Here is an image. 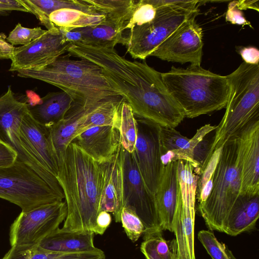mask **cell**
Here are the masks:
<instances>
[{
	"instance_id": "ba28073f",
	"label": "cell",
	"mask_w": 259,
	"mask_h": 259,
	"mask_svg": "<svg viewBox=\"0 0 259 259\" xmlns=\"http://www.w3.org/2000/svg\"><path fill=\"white\" fill-rule=\"evenodd\" d=\"M0 198L17 205L23 212L64 199L17 159L11 165L0 167Z\"/></svg>"
},
{
	"instance_id": "2e32d148",
	"label": "cell",
	"mask_w": 259,
	"mask_h": 259,
	"mask_svg": "<svg viewBox=\"0 0 259 259\" xmlns=\"http://www.w3.org/2000/svg\"><path fill=\"white\" fill-rule=\"evenodd\" d=\"M123 148L120 143L109 160L99 163L103 176L100 211L112 213L115 221L120 222L122 205V157Z\"/></svg>"
},
{
	"instance_id": "83f0119b",
	"label": "cell",
	"mask_w": 259,
	"mask_h": 259,
	"mask_svg": "<svg viewBox=\"0 0 259 259\" xmlns=\"http://www.w3.org/2000/svg\"><path fill=\"white\" fill-rule=\"evenodd\" d=\"M140 249L146 259H179L176 239L166 240L162 231L144 234Z\"/></svg>"
},
{
	"instance_id": "b9f144b4",
	"label": "cell",
	"mask_w": 259,
	"mask_h": 259,
	"mask_svg": "<svg viewBox=\"0 0 259 259\" xmlns=\"http://www.w3.org/2000/svg\"><path fill=\"white\" fill-rule=\"evenodd\" d=\"M112 218L109 212L101 211L99 212L96 219V229L95 234L103 235L110 225Z\"/></svg>"
},
{
	"instance_id": "d590c367",
	"label": "cell",
	"mask_w": 259,
	"mask_h": 259,
	"mask_svg": "<svg viewBox=\"0 0 259 259\" xmlns=\"http://www.w3.org/2000/svg\"><path fill=\"white\" fill-rule=\"evenodd\" d=\"M120 222L128 238L133 242L138 240L144 233V225L139 218L132 210L122 208Z\"/></svg>"
},
{
	"instance_id": "f546056e",
	"label": "cell",
	"mask_w": 259,
	"mask_h": 259,
	"mask_svg": "<svg viewBox=\"0 0 259 259\" xmlns=\"http://www.w3.org/2000/svg\"><path fill=\"white\" fill-rule=\"evenodd\" d=\"M119 131L122 147L133 153L137 138V122L131 106L125 101L122 103L120 108Z\"/></svg>"
},
{
	"instance_id": "277c9868",
	"label": "cell",
	"mask_w": 259,
	"mask_h": 259,
	"mask_svg": "<svg viewBox=\"0 0 259 259\" xmlns=\"http://www.w3.org/2000/svg\"><path fill=\"white\" fill-rule=\"evenodd\" d=\"M168 91L183 109L185 117L193 118L225 108L229 84L222 76L200 66L171 67L161 73Z\"/></svg>"
},
{
	"instance_id": "f1b7e54d",
	"label": "cell",
	"mask_w": 259,
	"mask_h": 259,
	"mask_svg": "<svg viewBox=\"0 0 259 259\" xmlns=\"http://www.w3.org/2000/svg\"><path fill=\"white\" fill-rule=\"evenodd\" d=\"M123 101H110L97 107L87 116L77 131V136L97 126L111 125L119 129L120 108Z\"/></svg>"
},
{
	"instance_id": "5b68a950",
	"label": "cell",
	"mask_w": 259,
	"mask_h": 259,
	"mask_svg": "<svg viewBox=\"0 0 259 259\" xmlns=\"http://www.w3.org/2000/svg\"><path fill=\"white\" fill-rule=\"evenodd\" d=\"M229 91L226 110L218 125L209 154L252 121L259 119V65L243 62L226 76Z\"/></svg>"
},
{
	"instance_id": "4316f807",
	"label": "cell",
	"mask_w": 259,
	"mask_h": 259,
	"mask_svg": "<svg viewBox=\"0 0 259 259\" xmlns=\"http://www.w3.org/2000/svg\"><path fill=\"white\" fill-rule=\"evenodd\" d=\"M2 259H106L104 252L97 249L87 252H53L41 249L38 246L24 250L13 248Z\"/></svg>"
},
{
	"instance_id": "9c48e42d",
	"label": "cell",
	"mask_w": 259,
	"mask_h": 259,
	"mask_svg": "<svg viewBox=\"0 0 259 259\" xmlns=\"http://www.w3.org/2000/svg\"><path fill=\"white\" fill-rule=\"evenodd\" d=\"M28 111V104L18 100L9 86L7 92L0 96V141L13 149L17 153V159L33 169L64 199L63 190L57 178L39 162L20 134L21 121Z\"/></svg>"
},
{
	"instance_id": "ffe728a7",
	"label": "cell",
	"mask_w": 259,
	"mask_h": 259,
	"mask_svg": "<svg viewBox=\"0 0 259 259\" xmlns=\"http://www.w3.org/2000/svg\"><path fill=\"white\" fill-rule=\"evenodd\" d=\"M259 217V194L239 195L223 226L222 232L236 236L253 229Z\"/></svg>"
},
{
	"instance_id": "44dd1931",
	"label": "cell",
	"mask_w": 259,
	"mask_h": 259,
	"mask_svg": "<svg viewBox=\"0 0 259 259\" xmlns=\"http://www.w3.org/2000/svg\"><path fill=\"white\" fill-rule=\"evenodd\" d=\"M95 233L92 231H66L57 228L38 245L42 249L62 252H80L98 249L94 243Z\"/></svg>"
},
{
	"instance_id": "ac0fdd59",
	"label": "cell",
	"mask_w": 259,
	"mask_h": 259,
	"mask_svg": "<svg viewBox=\"0 0 259 259\" xmlns=\"http://www.w3.org/2000/svg\"><path fill=\"white\" fill-rule=\"evenodd\" d=\"M20 132L24 142L39 162L57 178L58 162L49 140L48 130L34 119L29 110L22 119Z\"/></svg>"
},
{
	"instance_id": "d4e9b609",
	"label": "cell",
	"mask_w": 259,
	"mask_h": 259,
	"mask_svg": "<svg viewBox=\"0 0 259 259\" xmlns=\"http://www.w3.org/2000/svg\"><path fill=\"white\" fill-rule=\"evenodd\" d=\"M50 21L59 29L70 30L75 28L95 26L104 22L102 14H91L70 8H64L52 12Z\"/></svg>"
},
{
	"instance_id": "7bdbcfd3",
	"label": "cell",
	"mask_w": 259,
	"mask_h": 259,
	"mask_svg": "<svg viewBox=\"0 0 259 259\" xmlns=\"http://www.w3.org/2000/svg\"><path fill=\"white\" fill-rule=\"evenodd\" d=\"M243 62L249 64L258 65L259 51L253 47H244L240 51Z\"/></svg>"
},
{
	"instance_id": "ee69618b",
	"label": "cell",
	"mask_w": 259,
	"mask_h": 259,
	"mask_svg": "<svg viewBox=\"0 0 259 259\" xmlns=\"http://www.w3.org/2000/svg\"><path fill=\"white\" fill-rule=\"evenodd\" d=\"M237 8L240 10L248 9L259 11L258 1L251 0L235 1Z\"/></svg>"
},
{
	"instance_id": "52a82bcc",
	"label": "cell",
	"mask_w": 259,
	"mask_h": 259,
	"mask_svg": "<svg viewBox=\"0 0 259 259\" xmlns=\"http://www.w3.org/2000/svg\"><path fill=\"white\" fill-rule=\"evenodd\" d=\"M200 1L176 7L156 8L155 18L150 22L134 27L125 37L124 46L134 59L145 60L172 33L191 17L199 13Z\"/></svg>"
},
{
	"instance_id": "ab89813d",
	"label": "cell",
	"mask_w": 259,
	"mask_h": 259,
	"mask_svg": "<svg viewBox=\"0 0 259 259\" xmlns=\"http://www.w3.org/2000/svg\"><path fill=\"white\" fill-rule=\"evenodd\" d=\"M17 159V153L10 147L0 141V167L13 164Z\"/></svg>"
},
{
	"instance_id": "5bb4252c",
	"label": "cell",
	"mask_w": 259,
	"mask_h": 259,
	"mask_svg": "<svg viewBox=\"0 0 259 259\" xmlns=\"http://www.w3.org/2000/svg\"><path fill=\"white\" fill-rule=\"evenodd\" d=\"M71 44L66 42L58 28L47 30L29 44L15 48L10 54V71L36 69L63 55Z\"/></svg>"
},
{
	"instance_id": "3957f363",
	"label": "cell",
	"mask_w": 259,
	"mask_h": 259,
	"mask_svg": "<svg viewBox=\"0 0 259 259\" xmlns=\"http://www.w3.org/2000/svg\"><path fill=\"white\" fill-rule=\"evenodd\" d=\"M70 57L68 54L62 55L43 67L19 70L17 75L55 86L69 95L73 102L88 109L110 101L124 100L98 66L84 59H72Z\"/></svg>"
},
{
	"instance_id": "4dcf8cb0",
	"label": "cell",
	"mask_w": 259,
	"mask_h": 259,
	"mask_svg": "<svg viewBox=\"0 0 259 259\" xmlns=\"http://www.w3.org/2000/svg\"><path fill=\"white\" fill-rule=\"evenodd\" d=\"M189 140L174 128L161 126L160 141L163 164L174 161L175 155L186 146Z\"/></svg>"
},
{
	"instance_id": "484cf974",
	"label": "cell",
	"mask_w": 259,
	"mask_h": 259,
	"mask_svg": "<svg viewBox=\"0 0 259 259\" xmlns=\"http://www.w3.org/2000/svg\"><path fill=\"white\" fill-rule=\"evenodd\" d=\"M82 35L80 44L106 48H114L117 44L124 45L123 31L105 22L95 26L77 28Z\"/></svg>"
},
{
	"instance_id": "8fae6325",
	"label": "cell",
	"mask_w": 259,
	"mask_h": 259,
	"mask_svg": "<svg viewBox=\"0 0 259 259\" xmlns=\"http://www.w3.org/2000/svg\"><path fill=\"white\" fill-rule=\"evenodd\" d=\"M122 205L141 220L144 235L162 231L155 195L148 189L133 153L123 149L122 157Z\"/></svg>"
},
{
	"instance_id": "7402d4cb",
	"label": "cell",
	"mask_w": 259,
	"mask_h": 259,
	"mask_svg": "<svg viewBox=\"0 0 259 259\" xmlns=\"http://www.w3.org/2000/svg\"><path fill=\"white\" fill-rule=\"evenodd\" d=\"M63 91L47 94L33 105L28 104L30 113L40 125L48 129L61 122L73 102Z\"/></svg>"
},
{
	"instance_id": "7a4b0ae2",
	"label": "cell",
	"mask_w": 259,
	"mask_h": 259,
	"mask_svg": "<svg viewBox=\"0 0 259 259\" xmlns=\"http://www.w3.org/2000/svg\"><path fill=\"white\" fill-rule=\"evenodd\" d=\"M57 179L67 207L62 229L95 233L103 184L99 163L71 142L58 164Z\"/></svg>"
},
{
	"instance_id": "f35d334b",
	"label": "cell",
	"mask_w": 259,
	"mask_h": 259,
	"mask_svg": "<svg viewBox=\"0 0 259 259\" xmlns=\"http://www.w3.org/2000/svg\"><path fill=\"white\" fill-rule=\"evenodd\" d=\"M225 18L227 21L232 24L252 27L250 23L245 18L242 11L237 8L235 1L229 4Z\"/></svg>"
},
{
	"instance_id": "8d00e7d4",
	"label": "cell",
	"mask_w": 259,
	"mask_h": 259,
	"mask_svg": "<svg viewBox=\"0 0 259 259\" xmlns=\"http://www.w3.org/2000/svg\"><path fill=\"white\" fill-rule=\"evenodd\" d=\"M221 149L222 148L215 150L205 165L198 181L196 195L201 192L207 182L213 179Z\"/></svg>"
},
{
	"instance_id": "9a60e30c",
	"label": "cell",
	"mask_w": 259,
	"mask_h": 259,
	"mask_svg": "<svg viewBox=\"0 0 259 259\" xmlns=\"http://www.w3.org/2000/svg\"><path fill=\"white\" fill-rule=\"evenodd\" d=\"M240 169V194H259V119L234 135Z\"/></svg>"
},
{
	"instance_id": "74e56055",
	"label": "cell",
	"mask_w": 259,
	"mask_h": 259,
	"mask_svg": "<svg viewBox=\"0 0 259 259\" xmlns=\"http://www.w3.org/2000/svg\"><path fill=\"white\" fill-rule=\"evenodd\" d=\"M213 139L207 140L203 139L195 147L193 153V159L197 165V168L194 170V172L200 176L201 168L205 163L210 148L211 147Z\"/></svg>"
},
{
	"instance_id": "d6a6232c",
	"label": "cell",
	"mask_w": 259,
	"mask_h": 259,
	"mask_svg": "<svg viewBox=\"0 0 259 259\" xmlns=\"http://www.w3.org/2000/svg\"><path fill=\"white\" fill-rule=\"evenodd\" d=\"M156 9L150 0L136 1L132 15L125 30L141 26L151 21L155 17Z\"/></svg>"
},
{
	"instance_id": "603a6c76",
	"label": "cell",
	"mask_w": 259,
	"mask_h": 259,
	"mask_svg": "<svg viewBox=\"0 0 259 259\" xmlns=\"http://www.w3.org/2000/svg\"><path fill=\"white\" fill-rule=\"evenodd\" d=\"M22 2L27 7L29 13L35 15L47 30L57 28L49 19L50 15L56 10L70 8L91 14L98 13L92 5L87 3L84 0H22Z\"/></svg>"
},
{
	"instance_id": "e0dca14e",
	"label": "cell",
	"mask_w": 259,
	"mask_h": 259,
	"mask_svg": "<svg viewBox=\"0 0 259 259\" xmlns=\"http://www.w3.org/2000/svg\"><path fill=\"white\" fill-rule=\"evenodd\" d=\"M98 163L110 159L120 143L119 129L111 125L90 128L71 141Z\"/></svg>"
},
{
	"instance_id": "4fadbf2b",
	"label": "cell",
	"mask_w": 259,
	"mask_h": 259,
	"mask_svg": "<svg viewBox=\"0 0 259 259\" xmlns=\"http://www.w3.org/2000/svg\"><path fill=\"white\" fill-rule=\"evenodd\" d=\"M191 17L166 38L151 54L162 60L200 66L203 42L202 28Z\"/></svg>"
},
{
	"instance_id": "60d3db41",
	"label": "cell",
	"mask_w": 259,
	"mask_h": 259,
	"mask_svg": "<svg viewBox=\"0 0 259 259\" xmlns=\"http://www.w3.org/2000/svg\"><path fill=\"white\" fill-rule=\"evenodd\" d=\"M13 11L29 13V10L22 0H0V14Z\"/></svg>"
},
{
	"instance_id": "bcb514c9",
	"label": "cell",
	"mask_w": 259,
	"mask_h": 259,
	"mask_svg": "<svg viewBox=\"0 0 259 259\" xmlns=\"http://www.w3.org/2000/svg\"><path fill=\"white\" fill-rule=\"evenodd\" d=\"M8 59H10V54L4 53L0 50V60Z\"/></svg>"
},
{
	"instance_id": "f6af8a7d",
	"label": "cell",
	"mask_w": 259,
	"mask_h": 259,
	"mask_svg": "<svg viewBox=\"0 0 259 259\" xmlns=\"http://www.w3.org/2000/svg\"><path fill=\"white\" fill-rule=\"evenodd\" d=\"M15 47L5 40L3 37L0 35V50L5 53H11Z\"/></svg>"
},
{
	"instance_id": "7c38bea8",
	"label": "cell",
	"mask_w": 259,
	"mask_h": 259,
	"mask_svg": "<svg viewBox=\"0 0 259 259\" xmlns=\"http://www.w3.org/2000/svg\"><path fill=\"white\" fill-rule=\"evenodd\" d=\"M135 117L137 138L133 154L146 186L155 195L164 166L161 160V126L153 121Z\"/></svg>"
},
{
	"instance_id": "8992f818",
	"label": "cell",
	"mask_w": 259,
	"mask_h": 259,
	"mask_svg": "<svg viewBox=\"0 0 259 259\" xmlns=\"http://www.w3.org/2000/svg\"><path fill=\"white\" fill-rule=\"evenodd\" d=\"M240 177L237 141L233 136L222 147L213 175L211 191L205 201L199 203L198 207L210 230L222 232L223 224L240 194Z\"/></svg>"
},
{
	"instance_id": "e575fe53",
	"label": "cell",
	"mask_w": 259,
	"mask_h": 259,
	"mask_svg": "<svg viewBox=\"0 0 259 259\" xmlns=\"http://www.w3.org/2000/svg\"><path fill=\"white\" fill-rule=\"evenodd\" d=\"M47 31L39 27L33 28L23 27L18 23L7 37V41L12 46H25L39 37Z\"/></svg>"
},
{
	"instance_id": "30bf717a",
	"label": "cell",
	"mask_w": 259,
	"mask_h": 259,
	"mask_svg": "<svg viewBox=\"0 0 259 259\" xmlns=\"http://www.w3.org/2000/svg\"><path fill=\"white\" fill-rule=\"evenodd\" d=\"M67 215L65 201L41 205L19 214L10 228L11 247L24 250L38 246L40 242L59 228Z\"/></svg>"
},
{
	"instance_id": "1f68e13d",
	"label": "cell",
	"mask_w": 259,
	"mask_h": 259,
	"mask_svg": "<svg viewBox=\"0 0 259 259\" xmlns=\"http://www.w3.org/2000/svg\"><path fill=\"white\" fill-rule=\"evenodd\" d=\"M198 238L212 259H236L227 246L219 242L211 231H200Z\"/></svg>"
},
{
	"instance_id": "d6986e66",
	"label": "cell",
	"mask_w": 259,
	"mask_h": 259,
	"mask_svg": "<svg viewBox=\"0 0 259 259\" xmlns=\"http://www.w3.org/2000/svg\"><path fill=\"white\" fill-rule=\"evenodd\" d=\"M178 161L164 165L155 194L157 208L162 230L173 232L174 218L178 201Z\"/></svg>"
},
{
	"instance_id": "cb8c5ba5",
	"label": "cell",
	"mask_w": 259,
	"mask_h": 259,
	"mask_svg": "<svg viewBox=\"0 0 259 259\" xmlns=\"http://www.w3.org/2000/svg\"><path fill=\"white\" fill-rule=\"evenodd\" d=\"M105 16L104 22L123 32L136 2L134 0H84Z\"/></svg>"
},
{
	"instance_id": "836d02e7",
	"label": "cell",
	"mask_w": 259,
	"mask_h": 259,
	"mask_svg": "<svg viewBox=\"0 0 259 259\" xmlns=\"http://www.w3.org/2000/svg\"><path fill=\"white\" fill-rule=\"evenodd\" d=\"M217 125L207 124L197 130L194 136L190 139L186 146L180 150L175 156L174 161L183 160L190 162L194 167V170L197 168V165L193 161V153L195 147L210 132L214 131Z\"/></svg>"
},
{
	"instance_id": "6da1fadb",
	"label": "cell",
	"mask_w": 259,
	"mask_h": 259,
	"mask_svg": "<svg viewBox=\"0 0 259 259\" xmlns=\"http://www.w3.org/2000/svg\"><path fill=\"white\" fill-rule=\"evenodd\" d=\"M70 56L98 66L110 84L131 106L135 116L163 127L175 128L185 117L184 112L168 91L161 73L145 61H131L114 48L71 44Z\"/></svg>"
}]
</instances>
